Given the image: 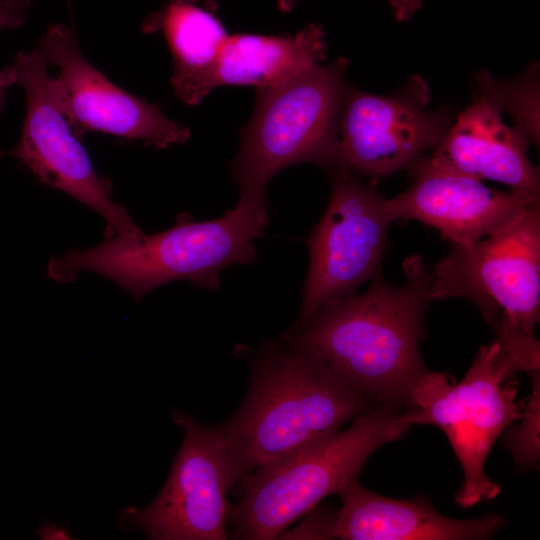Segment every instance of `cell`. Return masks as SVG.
Returning a JSON list of instances; mask_svg holds the SVG:
<instances>
[{
    "mask_svg": "<svg viewBox=\"0 0 540 540\" xmlns=\"http://www.w3.org/2000/svg\"><path fill=\"white\" fill-rule=\"evenodd\" d=\"M405 283L395 286L378 272L361 294L333 300L280 341L306 352L377 405L410 407V392L425 367L432 268L418 255L403 262Z\"/></svg>",
    "mask_w": 540,
    "mask_h": 540,
    "instance_id": "obj_1",
    "label": "cell"
},
{
    "mask_svg": "<svg viewBox=\"0 0 540 540\" xmlns=\"http://www.w3.org/2000/svg\"><path fill=\"white\" fill-rule=\"evenodd\" d=\"M250 371L243 403L216 426L242 478L378 406L319 360L281 341L256 350Z\"/></svg>",
    "mask_w": 540,
    "mask_h": 540,
    "instance_id": "obj_2",
    "label": "cell"
},
{
    "mask_svg": "<svg viewBox=\"0 0 540 540\" xmlns=\"http://www.w3.org/2000/svg\"><path fill=\"white\" fill-rule=\"evenodd\" d=\"M267 224V201L239 197L233 209L213 220L197 222L191 214L179 213L175 225L160 233L143 234L134 241L106 238L95 247L53 256L47 273L57 282L68 283L83 271L95 272L136 301L176 280L215 291L223 269L255 261V242Z\"/></svg>",
    "mask_w": 540,
    "mask_h": 540,
    "instance_id": "obj_3",
    "label": "cell"
},
{
    "mask_svg": "<svg viewBox=\"0 0 540 540\" xmlns=\"http://www.w3.org/2000/svg\"><path fill=\"white\" fill-rule=\"evenodd\" d=\"M483 345L461 381L444 372L426 371L413 385L410 407L418 408L422 425L446 435L463 471L455 503L469 508L495 498L501 487L484 471L496 439L518 421L524 409L515 375L540 371V344L514 326H504Z\"/></svg>",
    "mask_w": 540,
    "mask_h": 540,
    "instance_id": "obj_4",
    "label": "cell"
},
{
    "mask_svg": "<svg viewBox=\"0 0 540 540\" xmlns=\"http://www.w3.org/2000/svg\"><path fill=\"white\" fill-rule=\"evenodd\" d=\"M415 424H422L418 408L378 405L346 429L253 470L232 488L237 501L229 505L228 536L280 537L325 497L358 478L378 448L402 439Z\"/></svg>",
    "mask_w": 540,
    "mask_h": 540,
    "instance_id": "obj_5",
    "label": "cell"
},
{
    "mask_svg": "<svg viewBox=\"0 0 540 540\" xmlns=\"http://www.w3.org/2000/svg\"><path fill=\"white\" fill-rule=\"evenodd\" d=\"M347 58L317 64L275 86L256 89L254 109L240 129L228 169L240 197L267 201L268 182L282 169L311 163L340 171L339 116Z\"/></svg>",
    "mask_w": 540,
    "mask_h": 540,
    "instance_id": "obj_6",
    "label": "cell"
},
{
    "mask_svg": "<svg viewBox=\"0 0 540 540\" xmlns=\"http://www.w3.org/2000/svg\"><path fill=\"white\" fill-rule=\"evenodd\" d=\"M450 246L432 268L431 300L466 299L493 331L510 323L534 335L540 319V203L476 242Z\"/></svg>",
    "mask_w": 540,
    "mask_h": 540,
    "instance_id": "obj_7",
    "label": "cell"
},
{
    "mask_svg": "<svg viewBox=\"0 0 540 540\" xmlns=\"http://www.w3.org/2000/svg\"><path fill=\"white\" fill-rule=\"evenodd\" d=\"M49 64L39 49L18 52L0 73V84L18 85L26 96L20 139L0 156H11L37 180L61 190L100 214L105 237L134 241L144 233L127 211L112 200L111 184L99 177L90 157L57 102Z\"/></svg>",
    "mask_w": 540,
    "mask_h": 540,
    "instance_id": "obj_8",
    "label": "cell"
},
{
    "mask_svg": "<svg viewBox=\"0 0 540 540\" xmlns=\"http://www.w3.org/2000/svg\"><path fill=\"white\" fill-rule=\"evenodd\" d=\"M171 416L185 435L169 476L148 506L124 509L118 526L152 540L227 539V496L242 478L237 462L216 426L179 409Z\"/></svg>",
    "mask_w": 540,
    "mask_h": 540,
    "instance_id": "obj_9",
    "label": "cell"
},
{
    "mask_svg": "<svg viewBox=\"0 0 540 540\" xmlns=\"http://www.w3.org/2000/svg\"><path fill=\"white\" fill-rule=\"evenodd\" d=\"M325 212L306 240L309 266L302 287L298 327L327 303L357 293L373 278L394 222L388 198L346 171L331 172Z\"/></svg>",
    "mask_w": 540,
    "mask_h": 540,
    "instance_id": "obj_10",
    "label": "cell"
},
{
    "mask_svg": "<svg viewBox=\"0 0 540 540\" xmlns=\"http://www.w3.org/2000/svg\"><path fill=\"white\" fill-rule=\"evenodd\" d=\"M430 99L420 75L388 95L348 84L339 116L340 171L378 180L408 169L432 150L456 116L448 105L429 110Z\"/></svg>",
    "mask_w": 540,
    "mask_h": 540,
    "instance_id": "obj_11",
    "label": "cell"
},
{
    "mask_svg": "<svg viewBox=\"0 0 540 540\" xmlns=\"http://www.w3.org/2000/svg\"><path fill=\"white\" fill-rule=\"evenodd\" d=\"M39 50L59 73L52 78L59 107L73 132H101L138 140L157 149L183 144L190 129L166 116L162 108L112 83L83 56L77 39L64 24L47 27Z\"/></svg>",
    "mask_w": 540,
    "mask_h": 540,
    "instance_id": "obj_12",
    "label": "cell"
},
{
    "mask_svg": "<svg viewBox=\"0 0 540 540\" xmlns=\"http://www.w3.org/2000/svg\"><path fill=\"white\" fill-rule=\"evenodd\" d=\"M411 182L388 198L391 216L434 228L450 244H470L504 226L540 203L525 194L490 188L475 178L420 157L408 169Z\"/></svg>",
    "mask_w": 540,
    "mask_h": 540,
    "instance_id": "obj_13",
    "label": "cell"
},
{
    "mask_svg": "<svg viewBox=\"0 0 540 540\" xmlns=\"http://www.w3.org/2000/svg\"><path fill=\"white\" fill-rule=\"evenodd\" d=\"M501 113L493 102L477 95L428 155L463 175L496 181L539 199V169L527 155L531 139L518 126L507 125Z\"/></svg>",
    "mask_w": 540,
    "mask_h": 540,
    "instance_id": "obj_14",
    "label": "cell"
},
{
    "mask_svg": "<svg viewBox=\"0 0 540 540\" xmlns=\"http://www.w3.org/2000/svg\"><path fill=\"white\" fill-rule=\"evenodd\" d=\"M329 539L341 540H475L490 539L506 524L501 514L453 519L440 514L423 497L393 499L350 480L338 492Z\"/></svg>",
    "mask_w": 540,
    "mask_h": 540,
    "instance_id": "obj_15",
    "label": "cell"
},
{
    "mask_svg": "<svg viewBox=\"0 0 540 540\" xmlns=\"http://www.w3.org/2000/svg\"><path fill=\"white\" fill-rule=\"evenodd\" d=\"M167 0L144 19V33L161 32L173 65L170 83L187 105L199 104L214 89L218 56L228 34L212 2Z\"/></svg>",
    "mask_w": 540,
    "mask_h": 540,
    "instance_id": "obj_16",
    "label": "cell"
},
{
    "mask_svg": "<svg viewBox=\"0 0 540 540\" xmlns=\"http://www.w3.org/2000/svg\"><path fill=\"white\" fill-rule=\"evenodd\" d=\"M326 52L325 31L317 23L286 36L228 35L216 63L214 88L275 86L322 63Z\"/></svg>",
    "mask_w": 540,
    "mask_h": 540,
    "instance_id": "obj_17",
    "label": "cell"
},
{
    "mask_svg": "<svg viewBox=\"0 0 540 540\" xmlns=\"http://www.w3.org/2000/svg\"><path fill=\"white\" fill-rule=\"evenodd\" d=\"M538 67L527 69L520 77L499 81L486 70L476 75L477 95L486 97L501 112H508L531 139L539 144Z\"/></svg>",
    "mask_w": 540,
    "mask_h": 540,
    "instance_id": "obj_18",
    "label": "cell"
},
{
    "mask_svg": "<svg viewBox=\"0 0 540 540\" xmlns=\"http://www.w3.org/2000/svg\"><path fill=\"white\" fill-rule=\"evenodd\" d=\"M533 394L524 406L521 424L511 430L505 440L506 449L512 454L519 468H536L539 461V371L529 374Z\"/></svg>",
    "mask_w": 540,
    "mask_h": 540,
    "instance_id": "obj_19",
    "label": "cell"
},
{
    "mask_svg": "<svg viewBox=\"0 0 540 540\" xmlns=\"http://www.w3.org/2000/svg\"><path fill=\"white\" fill-rule=\"evenodd\" d=\"M33 0H0V31L20 28L26 22Z\"/></svg>",
    "mask_w": 540,
    "mask_h": 540,
    "instance_id": "obj_20",
    "label": "cell"
},
{
    "mask_svg": "<svg viewBox=\"0 0 540 540\" xmlns=\"http://www.w3.org/2000/svg\"><path fill=\"white\" fill-rule=\"evenodd\" d=\"M299 0H277L278 8L283 12L293 9ZM394 18L398 22L410 20L422 7L423 0H387Z\"/></svg>",
    "mask_w": 540,
    "mask_h": 540,
    "instance_id": "obj_21",
    "label": "cell"
}]
</instances>
